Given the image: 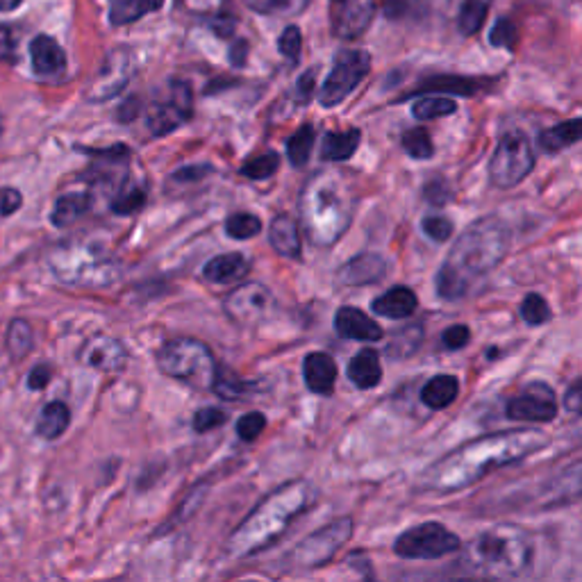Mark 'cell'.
<instances>
[{"mask_svg": "<svg viewBox=\"0 0 582 582\" xmlns=\"http://www.w3.org/2000/svg\"><path fill=\"white\" fill-rule=\"evenodd\" d=\"M546 444L548 435L530 428L473 439L428 467L421 478V487L435 494L460 492V489L485 478L487 473L526 460L528 455L542 451Z\"/></svg>", "mask_w": 582, "mask_h": 582, "instance_id": "cell-1", "label": "cell"}, {"mask_svg": "<svg viewBox=\"0 0 582 582\" xmlns=\"http://www.w3.org/2000/svg\"><path fill=\"white\" fill-rule=\"evenodd\" d=\"M510 246V228L501 219L485 216V219L476 221L457 237L446 262L439 269L435 280L437 294L444 301H457V298L467 296L473 280L492 273L510 253Z\"/></svg>", "mask_w": 582, "mask_h": 582, "instance_id": "cell-2", "label": "cell"}, {"mask_svg": "<svg viewBox=\"0 0 582 582\" xmlns=\"http://www.w3.org/2000/svg\"><path fill=\"white\" fill-rule=\"evenodd\" d=\"M353 187L342 171L326 169L312 176L301 194L303 228L317 246H332L351 226Z\"/></svg>", "mask_w": 582, "mask_h": 582, "instance_id": "cell-3", "label": "cell"}, {"mask_svg": "<svg viewBox=\"0 0 582 582\" xmlns=\"http://www.w3.org/2000/svg\"><path fill=\"white\" fill-rule=\"evenodd\" d=\"M310 501L312 487L305 480L289 482V485L280 487L278 492L266 496L251 512V517H246L239 523V528L232 532L228 542L230 555L246 557L271 546Z\"/></svg>", "mask_w": 582, "mask_h": 582, "instance_id": "cell-4", "label": "cell"}, {"mask_svg": "<svg viewBox=\"0 0 582 582\" xmlns=\"http://www.w3.org/2000/svg\"><path fill=\"white\" fill-rule=\"evenodd\" d=\"M530 537L517 526H496L480 532L464 551L462 562L471 571L492 578H514L528 569Z\"/></svg>", "mask_w": 582, "mask_h": 582, "instance_id": "cell-5", "label": "cell"}, {"mask_svg": "<svg viewBox=\"0 0 582 582\" xmlns=\"http://www.w3.org/2000/svg\"><path fill=\"white\" fill-rule=\"evenodd\" d=\"M48 266L64 285L82 289L110 287L121 276V264L116 257L91 241H71L53 248L48 253Z\"/></svg>", "mask_w": 582, "mask_h": 582, "instance_id": "cell-6", "label": "cell"}, {"mask_svg": "<svg viewBox=\"0 0 582 582\" xmlns=\"http://www.w3.org/2000/svg\"><path fill=\"white\" fill-rule=\"evenodd\" d=\"M157 367L164 376L185 382L194 389H212L216 371H219L210 348L189 337L166 342L157 351Z\"/></svg>", "mask_w": 582, "mask_h": 582, "instance_id": "cell-7", "label": "cell"}, {"mask_svg": "<svg viewBox=\"0 0 582 582\" xmlns=\"http://www.w3.org/2000/svg\"><path fill=\"white\" fill-rule=\"evenodd\" d=\"M532 166H535V153H532L528 137L521 130H512L498 141L492 162H489V178L496 187L510 189L530 176Z\"/></svg>", "mask_w": 582, "mask_h": 582, "instance_id": "cell-8", "label": "cell"}, {"mask_svg": "<svg viewBox=\"0 0 582 582\" xmlns=\"http://www.w3.org/2000/svg\"><path fill=\"white\" fill-rule=\"evenodd\" d=\"M371 71V55L367 51H357V48H346L339 51L328 73L326 82L319 91V103L323 107H335L344 103L353 94L357 85L369 76Z\"/></svg>", "mask_w": 582, "mask_h": 582, "instance_id": "cell-9", "label": "cell"}, {"mask_svg": "<svg viewBox=\"0 0 582 582\" xmlns=\"http://www.w3.org/2000/svg\"><path fill=\"white\" fill-rule=\"evenodd\" d=\"M457 548H460V537L435 521L405 530L394 544L396 555L405 560H439V557L455 553Z\"/></svg>", "mask_w": 582, "mask_h": 582, "instance_id": "cell-10", "label": "cell"}, {"mask_svg": "<svg viewBox=\"0 0 582 582\" xmlns=\"http://www.w3.org/2000/svg\"><path fill=\"white\" fill-rule=\"evenodd\" d=\"M135 71H137L135 53H132L130 48H114L112 53H107L101 69H98L96 76L87 82L82 94H85L89 103L110 101V98L119 96L121 91L128 87V82L135 76Z\"/></svg>", "mask_w": 582, "mask_h": 582, "instance_id": "cell-11", "label": "cell"}, {"mask_svg": "<svg viewBox=\"0 0 582 582\" xmlns=\"http://www.w3.org/2000/svg\"><path fill=\"white\" fill-rule=\"evenodd\" d=\"M351 535H353L351 519L342 517V519L332 521L326 528H321L317 532H312L310 537H305L303 542L296 546V551L291 553V560H294L296 567H303V569L323 567V564L330 562L332 557L337 555L339 548L351 539Z\"/></svg>", "mask_w": 582, "mask_h": 582, "instance_id": "cell-12", "label": "cell"}, {"mask_svg": "<svg viewBox=\"0 0 582 582\" xmlns=\"http://www.w3.org/2000/svg\"><path fill=\"white\" fill-rule=\"evenodd\" d=\"M194 112V96L185 80H171L162 91L160 101H155L148 110V128L155 137H164L178 130L182 123L191 119Z\"/></svg>", "mask_w": 582, "mask_h": 582, "instance_id": "cell-13", "label": "cell"}, {"mask_svg": "<svg viewBox=\"0 0 582 582\" xmlns=\"http://www.w3.org/2000/svg\"><path fill=\"white\" fill-rule=\"evenodd\" d=\"M223 307H226V314L232 323L251 328L257 326L271 312L273 294L262 282H246V285L232 291Z\"/></svg>", "mask_w": 582, "mask_h": 582, "instance_id": "cell-14", "label": "cell"}, {"mask_svg": "<svg viewBox=\"0 0 582 582\" xmlns=\"http://www.w3.org/2000/svg\"><path fill=\"white\" fill-rule=\"evenodd\" d=\"M507 419L512 421H553L557 417V398L546 382H532L519 396H514L505 407Z\"/></svg>", "mask_w": 582, "mask_h": 582, "instance_id": "cell-15", "label": "cell"}, {"mask_svg": "<svg viewBox=\"0 0 582 582\" xmlns=\"http://www.w3.org/2000/svg\"><path fill=\"white\" fill-rule=\"evenodd\" d=\"M376 16V0H330L332 32L339 39L362 37Z\"/></svg>", "mask_w": 582, "mask_h": 582, "instance_id": "cell-16", "label": "cell"}, {"mask_svg": "<svg viewBox=\"0 0 582 582\" xmlns=\"http://www.w3.org/2000/svg\"><path fill=\"white\" fill-rule=\"evenodd\" d=\"M80 360L96 371H121L128 362V351L119 339L110 335H96L82 346Z\"/></svg>", "mask_w": 582, "mask_h": 582, "instance_id": "cell-17", "label": "cell"}, {"mask_svg": "<svg viewBox=\"0 0 582 582\" xmlns=\"http://www.w3.org/2000/svg\"><path fill=\"white\" fill-rule=\"evenodd\" d=\"M387 271V262L376 253H362L348 260L337 271V282L342 287H362L378 282Z\"/></svg>", "mask_w": 582, "mask_h": 582, "instance_id": "cell-18", "label": "cell"}, {"mask_svg": "<svg viewBox=\"0 0 582 582\" xmlns=\"http://www.w3.org/2000/svg\"><path fill=\"white\" fill-rule=\"evenodd\" d=\"M335 330L344 339H355V342H378V339H382V328L369 314L357 310V307H342V310H337Z\"/></svg>", "mask_w": 582, "mask_h": 582, "instance_id": "cell-19", "label": "cell"}, {"mask_svg": "<svg viewBox=\"0 0 582 582\" xmlns=\"http://www.w3.org/2000/svg\"><path fill=\"white\" fill-rule=\"evenodd\" d=\"M30 60H32V71L41 78L60 76V73L66 69V55L60 48V44H57L53 37H46V35H39L32 39Z\"/></svg>", "mask_w": 582, "mask_h": 582, "instance_id": "cell-20", "label": "cell"}, {"mask_svg": "<svg viewBox=\"0 0 582 582\" xmlns=\"http://www.w3.org/2000/svg\"><path fill=\"white\" fill-rule=\"evenodd\" d=\"M303 376L310 392L330 396L335 392L337 382V364L328 353H310L305 357Z\"/></svg>", "mask_w": 582, "mask_h": 582, "instance_id": "cell-21", "label": "cell"}, {"mask_svg": "<svg viewBox=\"0 0 582 582\" xmlns=\"http://www.w3.org/2000/svg\"><path fill=\"white\" fill-rule=\"evenodd\" d=\"M269 241L278 255L287 257V260H301V232H298V223L291 216L282 214L271 221Z\"/></svg>", "mask_w": 582, "mask_h": 582, "instance_id": "cell-22", "label": "cell"}, {"mask_svg": "<svg viewBox=\"0 0 582 582\" xmlns=\"http://www.w3.org/2000/svg\"><path fill=\"white\" fill-rule=\"evenodd\" d=\"M419 307V298L410 287H392L373 301L371 310L385 319H407Z\"/></svg>", "mask_w": 582, "mask_h": 582, "instance_id": "cell-23", "label": "cell"}, {"mask_svg": "<svg viewBox=\"0 0 582 582\" xmlns=\"http://www.w3.org/2000/svg\"><path fill=\"white\" fill-rule=\"evenodd\" d=\"M251 269V262L246 260L241 253H226V255H216L214 260L205 264L203 276L205 280L214 282V285H228V282L241 280Z\"/></svg>", "mask_w": 582, "mask_h": 582, "instance_id": "cell-24", "label": "cell"}, {"mask_svg": "<svg viewBox=\"0 0 582 582\" xmlns=\"http://www.w3.org/2000/svg\"><path fill=\"white\" fill-rule=\"evenodd\" d=\"M578 496H582V460L573 462L571 467L560 471V476L553 478L546 485V503L548 505L569 503Z\"/></svg>", "mask_w": 582, "mask_h": 582, "instance_id": "cell-25", "label": "cell"}, {"mask_svg": "<svg viewBox=\"0 0 582 582\" xmlns=\"http://www.w3.org/2000/svg\"><path fill=\"white\" fill-rule=\"evenodd\" d=\"M348 380L353 382L357 389H373L382 380L380 355L371 348L357 353L351 364H348Z\"/></svg>", "mask_w": 582, "mask_h": 582, "instance_id": "cell-26", "label": "cell"}, {"mask_svg": "<svg viewBox=\"0 0 582 582\" xmlns=\"http://www.w3.org/2000/svg\"><path fill=\"white\" fill-rule=\"evenodd\" d=\"M362 141V132L357 128L344 132H328L321 144V160L323 162H346L355 155L357 146Z\"/></svg>", "mask_w": 582, "mask_h": 582, "instance_id": "cell-27", "label": "cell"}, {"mask_svg": "<svg viewBox=\"0 0 582 582\" xmlns=\"http://www.w3.org/2000/svg\"><path fill=\"white\" fill-rule=\"evenodd\" d=\"M457 394H460V382L455 376H435L423 385L421 401L430 410H446L448 405L455 403Z\"/></svg>", "mask_w": 582, "mask_h": 582, "instance_id": "cell-28", "label": "cell"}, {"mask_svg": "<svg viewBox=\"0 0 582 582\" xmlns=\"http://www.w3.org/2000/svg\"><path fill=\"white\" fill-rule=\"evenodd\" d=\"M71 423V410L66 407L62 401H53L48 403L44 410L39 412V419H37V435L41 439H48V442H53V439H60L66 428H69Z\"/></svg>", "mask_w": 582, "mask_h": 582, "instance_id": "cell-29", "label": "cell"}, {"mask_svg": "<svg viewBox=\"0 0 582 582\" xmlns=\"http://www.w3.org/2000/svg\"><path fill=\"white\" fill-rule=\"evenodd\" d=\"M578 141H582V119L557 123V126L548 128L539 135V146L546 153H560L564 148L578 144Z\"/></svg>", "mask_w": 582, "mask_h": 582, "instance_id": "cell-30", "label": "cell"}, {"mask_svg": "<svg viewBox=\"0 0 582 582\" xmlns=\"http://www.w3.org/2000/svg\"><path fill=\"white\" fill-rule=\"evenodd\" d=\"M164 0H110V23L112 26H128L144 19L146 14L157 12Z\"/></svg>", "mask_w": 582, "mask_h": 582, "instance_id": "cell-31", "label": "cell"}, {"mask_svg": "<svg viewBox=\"0 0 582 582\" xmlns=\"http://www.w3.org/2000/svg\"><path fill=\"white\" fill-rule=\"evenodd\" d=\"M91 207V196L89 194H66L60 196L55 203L53 210V226L66 228L71 223H76L82 214H87Z\"/></svg>", "mask_w": 582, "mask_h": 582, "instance_id": "cell-32", "label": "cell"}, {"mask_svg": "<svg viewBox=\"0 0 582 582\" xmlns=\"http://www.w3.org/2000/svg\"><path fill=\"white\" fill-rule=\"evenodd\" d=\"M212 389H214L216 396L226 398V401H232V403H239L241 398H246L248 394L253 392L255 387L251 385V382L237 378L232 371L219 367V371H216V380H214Z\"/></svg>", "mask_w": 582, "mask_h": 582, "instance_id": "cell-33", "label": "cell"}, {"mask_svg": "<svg viewBox=\"0 0 582 582\" xmlns=\"http://www.w3.org/2000/svg\"><path fill=\"white\" fill-rule=\"evenodd\" d=\"M455 112H457V103L453 101V98H446V96H423L412 105L414 119H419V121L442 119V116L455 114Z\"/></svg>", "mask_w": 582, "mask_h": 582, "instance_id": "cell-34", "label": "cell"}, {"mask_svg": "<svg viewBox=\"0 0 582 582\" xmlns=\"http://www.w3.org/2000/svg\"><path fill=\"white\" fill-rule=\"evenodd\" d=\"M489 0H464L460 16H457V28L464 37L476 35L487 19Z\"/></svg>", "mask_w": 582, "mask_h": 582, "instance_id": "cell-35", "label": "cell"}, {"mask_svg": "<svg viewBox=\"0 0 582 582\" xmlns=\"http://www.w3.org/2000/svg\"><path fill=\"white\" fill-rule=\"evenodd\" d=\"M32 328L28 321L14 319L7 328V351L14 362H19L32 351Z\"/></svg>", "mask_w": 582, "mask_h": 582, "instance_id": "cell-36", "label": "cell"}, {"mask_svg": "<svg viewBox=\"0 0 582 582\" xmlns=\"http://www.w3.org/2000/svg\"><path fill=\"white\" fill-rule=\"evenodd\" d=\"M485 85L482 80H471V78H453V76H442V78H432L426 85L421 87L423 91H455V94L462 96H471L478 94V89Z\"/></svg>", "mask_w": 582, "mask_h": 582, "instance_id": "cell-37", "label": "cell"}, {"mask_svg": "<svg viewBox=\"0 0 582 582\" xmlns=\"http://www.w3.org/2000/svg\"><path fill=\"white\" fill-rule=\"evenodd\" d=\"M144 203H146V191L137 185H128V182H123V185L119 187V194H116L112 201V212L128 216L141 210Z\"/></svg>", "mask_w": 582, "mask_h": 582, "instance_id": "cell-38", "label": "cell"}, {"mask_svg": "<svg viewBox=\"0 0 582 582\" xmlns=\"http://www.w3.org/2000/svg\"><path fill=\"white\" fill-rule=\"evenodd\" d=\"M312 148H314V128L303 126L294 137L287 141L289 162L294 166L307 164V160H310V155H312Z\"/></svg>", "mask_w": 582, "mask_h": 582, "instance_id": "cell-39", "label": "cell"}, {"mask_svg": "<svg viewBox=\"0 0 582 582\" xmlns=\"http://www.w3.org/2000/svg\"><path fill=\"white\" fill-rule=\"evenodd\" d=\"M403 148L405 153L414 157V160H430L435 155V146H432V139L428 135V130L423 128H412L403 135Z\"/></svg>", "mask_w": 582, "mask_h": 582, "instance_id": "cell-40", "label": "cell"}, {"mask_svg": "<svg viewBox=\"0 0 582 582\" xmlns=\"http://www.w3.org/2000/svg\"><path fill=\"white\" fill-rule=\"evenodd\" d=\"M226 232L232 239H253L262 232V221L255 214H232L226 221Z\"/></svg>", "mask_w": 582, "mask_h": 582, "instance_id": "cell-41", "label": "cell"}, {"mask_svg": "<svg viewBox=\"0 0 582 582\" xmlns=\"http://www.w3.org/2000/svg\"><path fill=\"white\" fill-rule=\"evenodd\" d=\"M280 166V155L278 153H264L260 157H255V160L246 162L241 166V173H244L246 178L251 180H266L271 176H276Z\"/></svg>", "mask_w": 582, "mask_h": 582, "instance_id": "cell-42", "label": "cell"}, {"mask_svg": "<svg viewBox=\"0 0 582 582\" xmlns=\"http://www.w3.org/2000/svg\"><path fill=\"white\" fill-rule=\"evenodd\" d=\"M521 317L528 326H542L548 319H551V310H548V303L539 294H528L521 303Z\"/></svg>", "mask_w": 582, "mask_h": 582, "instance_id": "cell-43", "label": "cell"}, {"mask_svg": "<svg viewBox=\"0 0 582 582\" xmlns=\"http://www.w3.org/2000/svg\"><path fill=\"white\" fill-rule=\"evenodd\" d=\"M489 44L494 48H514L517 44V28L510 19H498L489 32Z\"/></svg>", "mask_w": 582, "mask_h": 582, "instance_id": "cell-44", "label": "cell"}, {"mask_svg": "<svg viewBox=\"0 0 582 582\" xmlns=\"http://www.w3.org/2000/svg\"><path fill=\"white\" fill-rule=\"evenodd\" d=\"M266 426V417L262 412H251V414H244L237 421V435L244 439V442H255L257 437H260V432Z\"/></svg>", "mask_w": 582, "mask_h": 582, "instance_id": "cell-45", "label": "cell"}, {"mask_svg": "<svg viewBox=\"0 0 582 582\" xmlns=\"http://www.w3.org/2000/svg\"><path fill=\"white\" fill-rule=\"evenodd\" d=\"M301 46H303V37H301V30H298L296 26H289L285 28V32L280 35V41H278V48H280V53L287 57L289 62H298V57H301Z\"/></svg>", "mask_w": 582, "mask_h": 582, "instance_id": "cell-46", "label": "cell"}, {"mask_svg": "<svg viewBox=\"0 0 582 582\" xmlns=\"http://www.w3.org/2000/svg\"><path fill=\"white\" fill-rule=\"evenodd\" d=\"M228 421L226 412L219 410V407H203V410L196 412L194 417V430L196 432H210L214 428L223 426Z\"/></svg>", "mask_w": 582, "mask_h": 582, "instance_id": "cell-47", "label": "cell"}, {"mask_svg": "<svg viewBox=\"0 0 582 582\" xmlns=\"http://www.w3.org/2000/svg\"><path fill=\"white\" fill-rule=\"evenodd\" d=\"M421 228L432 241H446L453 237V223L446 216H426Z\"/></svg>", "mask_w": 582, "mask_h": 582, "instance_id": "cell-48", "label": "cell"}, {"mask_svg": "<svg viewBox=\"0 0 582 582\" xmlns=\"http://www.w3.org/2000/svg\"><path fill=\"white\" fill-rule=\"evenodd\" d=\"M16 60V35L10 26H0V62Z\"/></svg>", "mask_w": 582, "mask_h": 582, "instance_id": "cell-49", "label": "cell"}, {"mask_svg": "<svg viewBox=\"0 0 582 582\" xmlns=\"http://www.w3.org/2000/svg\"><path fill=\"white\" fill-rule=\"evenodd\" d=\"M469 339H471V332L467 326H451L442 335V342L448 348H464L469 344Z\"/></svg>", "mask_w": 582, "mask_h": 582, "instance_id": "cell-50", "label": "cell"}, {"mask_svg": "<svg viewBox=\"0 0 582 582\" xmlns=\"http://www.w3.org/2000/svg\"><path fill=\"white\" fill-rule=\"evenodd\" d=\"M51 376H53V371L48 364H37V367L28 373V387L35 389V392L46 389L48 382H51Z\"/></svg>", "mask_w": 582, "mask_h": 582, "instance_id": "cell-51", "label": "cell"}, {"mask_svg": "<svg viewBox=\"0 0 582 582\" xmlns=\"http://www.w3.org/2000/svg\"><path fill=\"white\" fill-rule=\"evenodd\" d=\"M21 207V194L16 189H5L3 194H0V214L3 216H10Z\"/></svg>", "mask_w": 582, "mask_h": 582, "instance_id": "cell-52", "label": "cell"}, {"mask_svg": "<svg viewBox=\"0 0 582 582\" xmlns=\"http://www.w3.org/2000/svg\"><path fill=\"white\" fill-rule=\"evenodd\" d=\"M289 3H294V0H246V5L257 14H271L280 10V7H287Z\"/></svg>", "mask_w": 582, "mask_h": 582, "instance_id": "cell-53", "label": "cell"}, {"mask_svg": "<svg viewBox=\"0 0 582 582\" xmlns=\"http://www.w3.org/2000/svg\"><path fill=\"white\" fill-rule=\"evenodd\" d=\"M564 407L573 414H582V380L569 387V392L564 394Z\"/></svg>", "mask_w": 582, "mask_h": 582, "instance_id": "cell-54", "label": "cell"}, {"mask_svg": "<svg viewBox=\"0 0 582 582\" xmlns=\"http://www.w3.org/2000/svg\"><path fill=\"white\" fill-rule=\"evenodd\" d=\"M298 98H301V103H307L312 98V91H314V71H307L305 76L298 80Z\"/></svg>", "mask_w": 582, "mask_h": 582, "instance_id": "cell-55", "label": "cell"}, {"mask_svg": "<svg viewBox=\"0 0 582 582\" xmlns=\"http://www.w3.org/2000/svg\"><path fill=\"white\" fill-rule=\"evenodd\" d=\"M382 10L389 19H401L407 12V0H382Z\"/></svg>", "mask_w": 582, "mask_h": 582, "instance_id": "cell-56", "label": "cell"}, {"mask_svg": "<svg viewBox=\"0 0 582 582\" xmlns=\"http://www.w3.org/2000/svg\"><path fill=\"white\" fill-rule=\"evenodd\" d=\"M246 55H248V44L246 41H235V44L230 46V62H232V66H244L246 64Z\"/></svg>", "mask_w": 582, "mask_h": 582, "instance_id": "cell-57", "label": "cell"}, {"mask_svg": "<svg viewBox=\"0 0 582 582\" xmlns=\"http://www.w3.org/2000/svg\"><path fill=\"white\" fill-rule=\"evenodd\" d=\"M210 26L216 35L226 39V37H232V32H235V19H228V16H223V19H212Z\"/></svg>", "mask_w": 582, "mask_h": 582, "instance_id": "cell-58", "label": "cell"}, {"mask_svg": "<svg viewBox=\"0 0 582 582\" xmlns=\"http://www.w3.org/2000/svg\"><path fill=\"white\" fill-rule=\"evenodd\" d=\"M23 3V0H0V12H10L16 10Z\"/></svg>", "mask_w": 582, "mask_h": 582, "instance_id": "cell-59", "label": "cell"}]
</instances>
